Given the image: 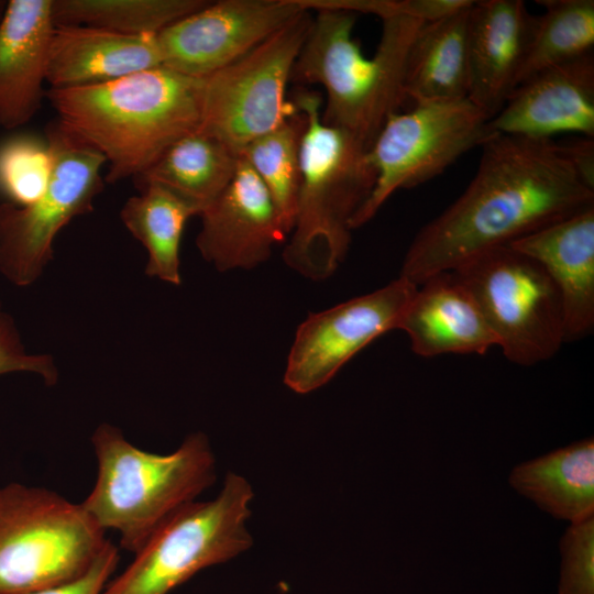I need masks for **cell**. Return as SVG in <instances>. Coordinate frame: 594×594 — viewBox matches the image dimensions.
<instances>
[{"label": "cell", "instance_id": "cell-1", "mask_svg": "<svg viewBox=\"0 0 594 594\" xmlns=\"http://www.w3.org/2000/svg\"><path fill=\"white\" fill-rule=\"evenodd\" d=\"M481 148L465 190L407 250L399 276L417 286L594 206V190L552 139L496 133Z\"/></svg>", "mask_w": 594, "mask_h": 594}, {"label": "cell", "instance_id": "cell-2", "mask_svg": "<svg viewBox=\"0 0 594 594\" xmlns=\"http://www.w3.org/2000/svg\"><path fill=\"white\" fill-rule=\"evenodd\" d=\"M204 78L160 66L107 82L50 88L57 120L106 158V180L135 178L201 122Z\"/></svg>", "mask_w": 594, "mask_h": 594}, {"label": "cell", "instance_id": "cell-3", "mask_svg": "<svg viewBox=\"0 0 594 594\" xmlns=\"http://www.w3.org/2000/svg\"><path fill=\"white\" fill-rule=\"evenodd\" d=\"M309 11L315 15L292 81L321 86L326 92L322 120L350 132L370 148L388 117L407 100V57L425 22L404 13L382 18L378 45L367 57L353 36L355 13L326 7Z\"/></svg>", "mask_w": 594, "mask_h": 594}, {"label": "cell", "instance_id": "cell-4", "mask_svg": "<svg viewBox=\"0 0 594 594\" xmlns=\"http://www.w3.org/2000/svg\"><path fill=\"white\" fill-rule=\"evenodd\" d=\"M294 105L305 121L301 177L295 222L283 257L304 277L322 280L343 262L351 242V221L370 197L376 173L363 142L322 120V99L316 91H297Z\"/></svg>", "mask_w": 594, "mask_h": 594}, {"label": "cell", "instance_id": "cell-5", "mask_svg": "<svg viewBox=\"0 0 594 594\" xmlns=\"http://www.w3.org/2000/svg\"><path fill=\"white\" fill-rule=\"evenodd\" d=\"M91 441L97 480L80 504L105 531H118L120 547L132 553L216 477V459L202 432L188 436L169 454L142 450L108 424L95 430Z\"/></svg>", "mask_w": 594, "mask_h": 594}, {"label": "cell", "instance_id": "cell-6", "mask_svg": "<svg viewBox=\"0 0 594 594\" xmlns=\"http://www.w3.org/2000/svg\"><path fill=\"white\" fill-rule=\"evenodd\" d=\"M81 504L44 487H0V594H32L84 575L109 542Z\"/></svg>", "mask_w": 594, "mask_h": 594}, {"label": "cell", "instance_id": "cell-7", "mask_svg": "<svg viewBox=\"0 0 594 594\" xmlns=\"http://www.w3.org/2000/svg\"><path fill=\"white\" fill-rule=\"evenodd\" d=\"M253 496L251 484L229 472L216 498L173 514L101 594H169L201 570L246 551L253 543L246 528Z\"/></svg>", "mask_w": 594, "mask_h": 594}, {"label": "cell", "instance_id": "cell-8", "mask_svg": "<svg viewBox=\"0 0 594 594\" xmlns=\"http://www.w3.org/2000/svg\"><path fill=\"white\" fill-rule=\"evenodd\" d=\"M51 172L43 194L26 206L0 204V273L25 287L42 274L58 232L92 211L103 188L105 156L57 119L45 130Z\"/></svg>", "mask_w": 594, "mask_h": 594}, {"label": "cell", "instance_id": "cell-9", "mask_svg": "<svg viewBox=\"0 0 594 594\" xmlns=\"http://www.w3.org/2000/svg\"><path fill=\"white\" fill-rule=\"evenodd\" d=\"M477 304L507 360L530 366L554 356L565 342L557 287L541 265L504 245L452 271Z\"/></svg>", "mask_w": 594, "mask_h": 594}, {"label": "cell", "instance_id": "cell-10", "mask_svg": "<svg viewBox=\"0 0 594 594\" xmlns=\"http://www.w3.org/2000/svg\"><path fill=\"white\" fill-rule=\"evenodd\" d=\"M491 119L469 98L418 102L391 114L369 148L376 180L351 221L352 230L369 222L397 190L435 178L463 154L481 147L496 134Z\"/></svg>", "mask_w": 594, "mask_h": 594}, {"label": "cell", "instance_id": "cell-11", "mask_svg": "<svg viewBox=\"0 0 594 594\" xmlns=\"http://www.w3.org/2000/svg\"><path fill=\"white\" fill-rule=\"evenodd\" d=\"M305 11L250 52L204 78L199 129L237 154L296 114L287 100L292 74L308 34Z\"/></svg>", "mask_w": 594, "mask_h": 594}, {"label": "cell", "instance_id": "cell-12", "mask_svg": "<svg viewBox=\"0 0 594 594\" xmlns=\"http://www.w3.org/2000/svg\"><path fill=\"white\" fill-rule=\"evenodd\" d=\"M417 285L399 276L372 293L310 314L298 327L284 372L297 394L326 385L363 348L398 322Z\"/></svg>", "mask_w": 594, "mask_h": 594}, {"label": "cell", "instance_id": "cell-13", "mask_svg": "<svg viewBox=\"0 0 594 594\" xmlns=\"http://www.w3.org/2000/svg\"><path fill=\"white\" fill-rule=\"evenodd\" d=\"M308 11L300 0H221L157 34L163 66L205 78Z\"/></svg>", "mask_w": 594, "mask_h": 594}, {"label": "cell", "instance_id": "cell-14", "mask_svg": "<svg viewBox=\"0 0 594 594\" xmlns=\"http://www.w3.org/2000/svg\"><path fill=\"white\" fill-rule=\"evenodd\" d=\"M199 216L196 245L220 272L255 268L288 238L268 191L241 156L230 184Z\"/></svg>", "mask_w": 594, "mask_h": 594}, {"label": "cell", "instance_id": "cell-15", "mask_svg": "<svg viewBox=\"0 0 594 594\" xmlns=\"http://www.w3.org/2000/svg\"><path fill=\"white\" fill-rule=\"evenodd\" d=\"M490 125L495 133L531 139L562 132L594 139V54L521 81Z\"/></svg>", "mask_w": 594, "mask_h": 594}, {"label": "cell", "instance_id": "cell-16", "mask_svg": "<svg viewBox=\"0 0 594 594\" xmlns=\"http://www.w3.org/2000/svg\"><path fill=\"white\" fill-rule=\"evenodd\" d=\"M537 22L521 0H481L470 8L468 98L491 118L517 86Z\"/></svg>", "mask_w": 594, "mask_h": 594}, {"label": "cell", "instance_id": "cell-17", "mask_svg": "<svg viewBox=\"0 0 594 594\" xmlns=\"http://www.w3.org/2000/svg\"><path fill=\"white\" fill-rule=\"evenodd\" d=\"M52 0H9L0 21V128L26 124L46 98Z\"/></svg>", "mask_w": 594, "mask_h": 594}, {"label": "cell", "instance_id": "cell-18", "mask_svg": "<svg viewBox=\"0 0 594 594\" xmlns=\"http://www.w3.org/2000/svg\"><path fill=\"white\" fill-rule=\"evenodd\" d=\"M509 245L538 262L557 287L565 342L588 336L594 327V206Z\"/></svg>", "mask_w": 594, "mask_h": 594}, {"label": "cell", "instance_id": "cell-19", "mask_svg": "<svg viewBox=\"0 0 594 594\" xmlns=\"http://www.w3.org/2000/svg\"><path fill=\"white\" fill-rule=\"evenodd\" d=\"M397 329L404 330L414 353L485 354L496 339L477 304L453 272L438 273L417 286Z\"/></svg>", "mask_w": 594, "mask_h": 594}, {"label": "cell", "instance_id": "cell-20", "mask_svg": "<svg viewBox=\"0 0 594 594\" xmlns=\"http://www.w3.org/2000/svg\"><path fill=\"white\" fill-rule=\"evenodd\" d=\"M163 66L157 34L127 35L85 25H55L46 81L64 89L107 82Z\"/></svg>", "mask_w": 594, "mask_h": 594}, {"label": "cell", "instance_id": "cell-21", "mask_svg": "<svg viewBox=\"0 0 594 594\" xmlns=\"http://www.w3.org/2000/svg\"><path fill=\"white\" fill-rule=\"evenodd\" d=\"M509 485L557 519L575 524L593 517V438L516 465Z\"/></svg>", "mask_w": 594, "mask_h": 594}, {"label": "cell", "instance_id": "cell-22", "mask_svg": "<svg viewBox=\"0 0 594 594\" xmlns=\"http://www.w3.org/2000/svg\"><path fill=\"white\" fill-rule=\"evenodd\" d=\"M472 4L419 29L409 48L404 82L406 98L414 103L468 98Z\"/></svg>", "mask_w": 594, "mask_h": 594}, {"label": "cell", "instance_id": "cell-23", "mask_svg": "<svg viewBox=\"0 0 594 594\" xmlns=\"http://www.w3.org/2000/svg\"><path fill=\"white\" fill-rule=\"evenodd\" d=\"M239 162V154L198 128L176 141L133 179L138 188L161 186L194 205L201 213L230 184Z\"/></svg>", "mask_w": 594, "mask_h": 594}, {"label": "cell", "instance_id": "cell-24", "mask_svg": "<svg viewBox=\"0 0 594 594\" xmlns=\"http://www.w3.org/2000/svg\"><path fill=\"white\" fill-rule=\"evenodd\" d=\"M130 197L120 218L131 234L148 253L145 273L164 282L179 285V250L186 222L200 211L172 191L145 185Z\"/></svg>", "mask_w": 594, "mask_h": 594}, {"label": "cell", "instance_id": "cell-25", "mask_svg": "<svg viewBox=\"0 0 594 594\" xmlns=\"http://www.w3.org/2000/svg\"><path fill=\"white\" fill-rule=\"evenodd\" d=\"M205 0H52L55 25H85L127 35L158 34L201 9Z\"/></svg>", "mask_w": 594, "mask_h": 594}, {"label": "cell", "instance_id": "cell-26", "mask_svg": "<svg viewBox=\"0 0 594 594\" xmlns=\"http://www.w3.org/2000/svg\"><path fill=\"white\" fill-rule=\"evenodd\" d=\"M304 127V117L297 110L282 125L250 142L240 154L268 191L288 235L297 210Z\"/></svg>", "mask_w": 594, "mask_h": 594}, {"label": "cell", "instance_id": "cell-27", "mask_svg": "<svg viewBox=\"0 0 594 594\" xmlns=\"http://www.w3.org/2000/svg\"><path fill=\"white\" fill-rule=\"evenodd\" d=\"M544 7L517 78L528 77L593 53L594 1L542 0ZM516 86V87H517Z\"/></svg>", "mask_w": 594, "mask_h": 594}, {"label": "cell", "instance_id": "cell-28", "mask_svg": "<svg viewBox=\"0 0 594 594\" xmlns=\"http://www.w3.org/2000/svg\"><path fill=\"white\" fill-rule=\"evenodd\" d=\"M51 172L45 139L30 133L11 135L0 143V195L15 206H26L44 191Z\"/></svg>", "mask_w": 594, "mask_h": 594}, {"label": "cell", "instance_id": "cell-29", "mask_svg": "<svg viewBox=\"0 0 594 594\" xmlns=\"http://www.w3.org/2000/svg\"><path fill=\"white\" fill-rule=\"evenodd\" d=\"M559 547V594H594V516L570 524Z\"/></svg>", "mask_w": 594, "mask_h": 594}, {"label": "cell", "instance_id": "cell-30", "mask_svg": "<svg viewBox=\"0 0 594 594\" xmlns=\"http://www.w3.org/2000/svg\"><path fill=\"white\" fill-rule=\"evenodd\" d=\"M12 372L35 373L47 385H54L58 378L51 356L26 352L15 323L4 311L0 299V375Z\"/></svg>", "mask_w": 594, "mask_h": 594}, {"label": "cell", "instance_id": "cell-31", "mask_svg": "<svg viewBox=\"0 0 594 594\" xmlns=\"http://www.w3.org/2000/svg\"><path fill=\"white\" fill-rule=\"evenodd\" d=\"M120 556L118 548L110 541L97 558L92 566L80 578L32 594H101L117 569Z\"/></svg>", "mask_w": 594, "mask_h": 594}, {"label": "cell", "instance_id": "cell-32", "mask_svg": "<svg viewBox=\"0 0 594 594\" xmlns=\"http://www.w3.org/2000/svg\"><path fill=\"white\" fill-rule=\"evenodd\" d=\"M561 146L581 180L594 190V139L580 136Z\"/></svg>", "mask_w": 594, "mask_h": 594}, {"label": "cell", "instance_id": "cell-33", "mask_svg": "<svg viewBox=\"0 0 594 594\" xmlns=\"http://www.w3.org/2000/svg\"><path fill=\"white\" fill-rule=\"evenodd\" d=\"M6 7H7V1L0 0V21L4 14Z\"/></svg>", "mask_w": 594, "mask_h": 594}]
</instances>
